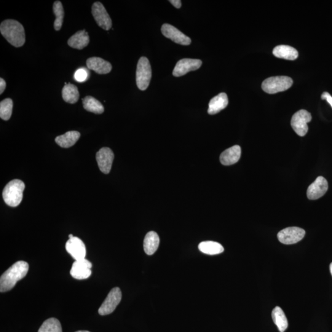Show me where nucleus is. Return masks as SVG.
I'll use <instances>...</instances> for the list:
<instances>
[{"instance_id":"obj_1","label":"nucleus","mask_w":332,"mask_h":332,"mask_svg":"<svg viewBox=\"0 0 332 332\" xmlns=\"http://www.w3.org/2000/svg\"><path fill=\"white\" fill-rule=\"evenodd\" d=\"M29 265L26 262L18 261L8 269L0 278V291L6 292L14 287L16 283L26 276Z\"/></svg>"},{"instance_id":"obj_2","label":"nucleus","mask_w":332,"mask_h":332,"mask_svg":"<svg viewBox=\"0 0 332 332\" xmlns=\"http://www.w3.org/2000/svg\"><path fill=\"white\" fill-rule=\"evenodd\" d=\"M0 31L8 42L16 48H20L25 44V30L22 24L18 21L8 20L0 26Z\"/></svg>"},{"instance_id":"obj_3","label":"nucleus","mask_w":332,"mask_h":332,"mask_svg":"<svg viewBox=\"0 0 332 332\" xmlns=\"http://www.w3.org/2000/svg\"><path fill=\"white\" fill-rule=\"evenodd\" d=\"M25 184L22 181L15 179L8 183L2 192V198L5 203L10 207H17L23 198Z\"/></svg>"},{"instance_id":"obj_4","label":"nucleus","mask_w":332,"mask_h":332,"mask_svg":"<svg viewBox=\"0 0 332 332\" xmlns=\"http://www.w3.org/2000/svg\"><path fill=\"white\" fill-rule=\"evenodd\" d=\"M293 84V80L286 76L268 78L262 83V88L265 92L276 94L288 90Z\"/></svg>"},{"instance_id":"obj_5","label":"nucleus","mask_w":332,"mask_h":332,"mask_svg":"<svg viewBox=\"0 0 332 332\" xmlns=\"http://www.w3.org/2000/svg\"><path fill=\"white\" fill-rule=\"evenodd\" d=\"M152 76L151 66L148 58L146 57L140 58L136 71V82L139 90H144L148 88Z\"/></svg>"},{"instance_id":"obj_6","label":"nucleus","mask_w":332,"mask_h":332,"mask_svg":"<svg viewBox=\"0 0 332 332\" xmlns=\"http://www.w3.org/2000/svg\"><path fill=\"white\" fill-rule=\"evenodd\" d=\"M312 114L310 112L305 110H301L293 115L291 120V126L297 134L304 136L308 131V123L312 121Z\"/></svg>"},{"instance_id":"obj_7","label":"nucleus","mask_w":332,"mask_h":332,"mask_svg":"<svg viewBox=\"0 0 332 332\" xmlns=\"http://www.w3.org/2000/svg\"><path fill=\"white\" fill-rule=\"evenodd\" d=\"M122 298V293L120 288H112L107 296L105 301L98 309V314L101 316L111 314L121 302Z\"/></svg>"},{"instance_id":"obj_8","label":"nucleus","mask_w":332,"mask_h":332,"mask_svg":"<svg viewBox=\"0 0 332 332\" xmlns=\"http://www.w3.org/2000/svg\"><path fill=\"white\" fill-rule=\"evenodd\" d=\"M305 231L299 227H288L281 230L278 234V240L284 244H294L300 242L304 237Z\"/></svg>"},{"instance_id":"obj_9","label":"nucleus","mask_w":332,"mask_h":332,"mask_svg":"<svg viewBox=\"0 0 332 332\" xmlns=\"http://www.w3.org/2000/svg\"><path fill=\"white\" fill-rule=\"evenodd\" d=\"M92 14L98 26L106 30L112 26V21L105 7L100 2H96L92 6Z\"/></svg>"},{"instance_id":"obj_10","label":"nucleus","mask_w":332,"mask_h":332,"mask_svg":"<svg viewBox=\"0 0 332 332\" xmlns=\"http://www.w3.org/2000/svg\"><path fill=\"white\" fill-rule=\"evenodd\" d=\"M162 32L166 38L170 39L176 44L184 46H188L192 44V40L188 36H186L175 26L170 24H163Z\"/></svg>"},{"instance_id":"obj_11","label":"nucleus","mask_w":332,"mask_h":332,"mask_svg":"<svg viewBox=\"0 0 332 332\" xmlns=\"http://www.w3.org/2000/svg\"><path fill=\"white\" fill-rule=\"evenodd\" d=\"M92 264L87 259L80 260L74 262L70 270V274L74 279H88L92 274Z\"/></svg>"},{"instance_id":"obj_12","label":"nucleus","mask_w":332,"mask_h":332,"mask_svg":"<svg viewBox=\"0 0 332 332\" xmlns=\"http://www.w3.org/2000/svg\"><path fill=\"white\" fill-rule=\"evenodd\" d=\"M202 66V61L192 58H183L176 63L173 70V76L180 77L184 76L188 72L196 70Z\"/></svg>"},{"instance_id":"obj_13","label":"nucleus","mask_w":332,"mask_h":332,"mask_svg":"<svg viewBox=\"0 0 332 332\" xmlns=\"http://www.w3.org/2000/svg\"><path fill=\"white\" fill-rule=\"evenodd\" d=\"M66 250L76 260L84 259L86 256V248L84 242L77 237L69 239L66 245Z\"/></svg>"},{"instance_id":"obj_14","label":"nucleus","mask_w":332,"mask_h":332,"mask_svg":"<svg viewBox=\"0 0 332 332\" xmlns=\"http://www.w3.org/2000/svg\"><path fill=\"white\" fill-rule=\"evenodd\" d=\"M328 188V182L322 176H318L307 190V197L310 200H316L324 196Z\"/></svg>"},{"instance_id":"obj_15","label":"nucleus","mask_w":332,"mask_h":332,"mask_svg":"<svg viewBox=\"0 0 332 332\" xmlns=\"http://www.w3.org/2000/svg\"><path fill=\"white\" fill-rule=\"evenodd\" d=\"M114 160V152L110 148L106 147L101 148L96 154V160L98 168L102 172L106 174L110 172Z\"/></svg>"},{"instance_id":"obj_16","label":"nucleus","mask_w":332,"mask_h":332,"mask_svg":"<svg viewBox=\"0 0 332 332\" xmlns=\"http://www.w3.org/2000/svg\"><path fill=\"white\" fill-rule=\"evenodd\" d=\"M86 65L88 68L98 74H109L112 70L111 64L100 58L93 57L88 58Z\"/></svg>"},{"instance_id":"obj_17","label":"nucleus","mask_w":332,"mask_h":332,"mask_svg":"<svg viewBox=\"0 0 332 332\" xmlns=\"http://www.w3.org/2000/svg\"><path fill=\"white\" fill-rule=\"evenodd\" d=\"M242 155V148L239 146H234L224 150L220 157V160L224 166H231L240 160Z\"/></svg>"},{"instance_id":"obj_18","label":"nucleus","mask_w":332,"mask_h":332,"mask_svg":"<svg viewBox=\"0 0 332 332\" xmlns=\"http://www.w3.org/2000/svg\"><path fill=\"white\" fill-rule=\"evenodd\" d=\"M228 104V98L226 93H220L212 98L208 104V114H216L226 108Z\"/></svg>"},{"instance_id":"obj_19","label":"nucleus","mask_w":332,"mask_h":332,"mask_svg":"<svg viewBox=\"0 0 332 332\" xmlns=\"http://www.w3.org/2000/svg\"><path fill=\"white\" fill-rule=\"evenodd\" d=\"M90 42V36L85 30L77 32L68 40V44L74 49L82 50Z\"/></svg>"},{"instance_id":"obj_20","label":"nucleus","mask_w":332,"mask_h":332,"mask_svg":"<svg viewBox=\"0 0 332 332\" xmlns=\"http://www.w3.org/2000/svg\"><path fill=\"white\" fill-rule=\"evenodd\" d=\"M160 238L156 232H148L144 237V248L147 255L152 256L156 252L160 245Z\"/></svg>"},{"instance_id":"obj_21","label":"nucleus","mask_w":332,"mask_h":332,"mask_svg":"<svg viewBox=\"0 0 332 332\" xmlns=\"http://www.w3.org/2000/svg\"><path fill=\"white\" fill-rule=\"evenodd\" d=\"M272 52L275 57L290 60H296L298 56L297 50L288 45L278 46L273 50Z\"/></svg>"},{"instance_id":"obj_22","label":"nucleus","mask_w":332,"mask_h":332,"mask_svg":"<svg viewBox=\"0 0 332 332\" xmlns=\"http://www.w3.org/2000/svg\"><path fill=\"white\" fill-rule=\"evenodd\" d=\"M81 136L78 131H68L65 134L60 136L56 138V142L62 148H70L77 142Z\"/></svg>"},{"instance_id":"obj_23","label":"nucleus","mask_w":332,"mask_h":332,"mask_svg":"<svg viewBox=\"0 0 332 332\" xmlns=\"http://www.w3.org/2000/svg\"><path fill=\"white\" fill-rule=\"evenodd\" d=\"M272 318L273 322L277 326L280 332H285L288 328V318L280 307L276 306L272 310Z\"/></svg>"},{"instance_id":"obj_24","label":"nucleus","mask_w":332,"mask_h":332,"mask_svg":"<svg viewBox=\"0 0 332 332\" xmlns=\"http://www.w3.org/2000/svg\"><path fill=\"white\" fill-rule=\"evenodd\" d=\"M83 107L86 110L96 114L104 113V107L100 102L92 96H86L82 98Z\"/></svg>"},{"instance_id":"obj_25","label":"nucleus","mask_w":332,"mask_h":332,"mask_svg":"<svg viewBox=\"0 0 332 332\" xmlns=\"http://www.w3.org/2000/svg\"><path fill=\"white\" fill-rule=\"evenodd\" d=\"M62 98L66 102L76 103L80 98V93L76 86L70 83L66 84L62 89Z\"/></svg>"},{"instance_id":"obj_26","label":"nucleus","mask_w":332,"mask_h":332,"mask_svg":"<svg viewBox=\"0 0 332 332\" xmlns=\"http://www.w3.org/2000/svg\"><path fill=\"white\" fill-rule=\"evenodd\" d=\"M200 250L208 255H218L224 251V248L220 244L214 242H200L198 246Z\"/></svg>"},{"instance_id":"obj_27","label":"nucleus","mask_w":332,"mask_h":332,"mask_svg":"<svg viewBox=\"0 0 332 332\" xmlns=\"http://www.w3.org/2000/svg\"><path fill=\"white\" fill-rule=\"evenodd\" d=\"M53 12L56 16L54 26L56 31L60 30L62 26L64 18L63 5L60 1H56L53 5Z\"/></svg>"},{"instance_id":"obj_28","label":"nucleus","mask_w":332,"mask_h":332,"mask_svg":"<svg viewBox=\"0 0 332 332\" xmlns=\"http://www.w3.org/2000/svg\"><path fill=\"white\" fill-rule=\"evenodd\" d=\"M38 332H62V329L60 320L56 318H50L40 326Z\"/></svg>"},{"instance_id":"obj_29","label":"nucleus","mask_w":332,"mask_h":332,"mask_svg":"<svg viewBox=\"0 0 332 332\" xmlns=\"http://www.w3.org/2000/svg\"><path fill=\"white\" fill-rule=\"evenodd\" d=\"M13 108L12 99L8 98L0 102V117L4 121H8L12 116Z\"/></svg>"},{"instance_id":"obj_30","label":"nucleus","mask_w":332,"mask_h":332,"mask_svg":"<svg viewBox=\"0 0 332 332\" xmlns=\"http://www.w3.org/2000/svg\"><path fill=\"white\" fill-rule=\"evenodd\" d=\"M90 76V72L87 69L81 68L77 70L74 74V79L79 82H82L86 81Z\"/></svg>"},{"instance_id":"obj_31","label":"nucleus","mask_w":332,"mask_h":332,"mask_svg":"<svg viewBox=\"0 0 332 332\" xmlns=\"http://www.w3.org/2000/svg\"><path fill=\"white\" fill-rule=\"evenodd\" d=\"M321 98L323 100H326L330 104L332 108V96L328 92H323L321 96Z\"/></svg>"},{"instance_id":"obj_32","label":"nucleus","mask_w":332,"mask_h":332,"mask_svg":"<svg viewBox=\"0 0 332 332\" xmlns=\"http://www.w3.org/2000/svg\"><path fill=\"white\" fill-rule=\"evenodd\" d=\"M6 83L5 82L4 79H2V78H0V94H2L4 93L5 89H6Z\"/></svg>"},{"instance_id":"obj_33","label":"nucleus","mask_w":332,"mask_h":332,"mask_svg":"<svg viewBox=\"0 0 332 332\" xmlns=\"http://www.w3.org/2000/svg\"><path fill=\"white\" fill-rule=\"evenodd\" d=\"M170 2L174 7L178 8V9H179L182 6V2L180 0H171Z\"/></svg>"},{"instance_id":"obj_34","label":"nucleus","mask_w":332,"mask_h":332,"mask_svg":"<svg viewBox=\"0 0 332 332\" xmlns=\"http://www.w3.org/2000/svg\"><path fill=\"white\" fill-rule=\"evenodd\" d=\"M330 272L332 276V263L330 264Z\"/></svg>"},{"instance_id":"obj_35","label":"nucleus","mask_w":332,"mask_h":332,"mask_svg":"<svg viewBox=\"0 0 332 332\" xmlns=\"http://www.w3.org/2000/svg\"><path fill=\"white\" fill-rule=\"evenodd\" d=\"M76 332H90L87 331V330H79V331H77Z\"/></svg>"},{"instance_id":"obj_36","label":"nucleus","mask_w":332,"mask_h":332,"mask_svg":"<svg viewBox=\"0 0 332 332\" xmlns=\"http://www.w3.org/2000/svg\"><path fill=\"white\" fill-rule=\"evenodd\" d=\"M74 235L73 234H70L69 235V239H71V238H74Z\"/></svg>"}]
</instances>
